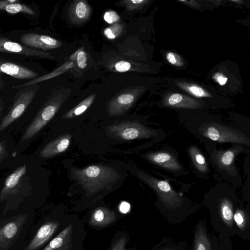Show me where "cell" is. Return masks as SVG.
Here are the masks:
<instances>
[{
  "mask_svg": "<svg viewBox=\"0 0 250 250\" xmlns=\"http://www.w3.org/2000/svg\"><path fill=\"white\" fill-rule=\"evenodd\" d=\"M85 231L77 217H67L62 230L43 250H83Z\"/></svg>",
  "mask_w": 250,
  "mask_h": 250,
  "instance_id": "1",
  "label": "cell"
},
{
  "mask_svg": "<svg viewBox=\"0 0 250 250\" xmlns=\"http://www.w3.org/2000/svg\"><path fill=\"white\" fill-rule=\"evenodd\" d=\"M72 171L73 177L83 188L91 192H96L108 183L114 182L118 177L114 169L101 165H92Z\"/></svg>",
  "mask_w": 250,
  "mask_h": 250,
  "instance_id": "2",
  "label": "cell"
},
{
  "mask_svg": "<svg viewBox=\"0 0 250 250\" xmlns=\"http://www.w3.org/2000/svg\"><path fill=\"white\" fill-rule=\"evenodd\" d=\"M200 130L204 136L215 142L250 145V139L244 134L221 124L209 123L201 127Z\"/></svg>",
  "mask_w": 250,
  "mask_h": 250,
  "instance_id": "3",
  "label": "cell"
},
{
  "mask_svg": "<svg viewBox=\"0 0 250 250\" xmlns=\"http://www.w3.org/2000/svg\"><path fill=\"white\" fill-rule=\"evenodd\" d=\"M38 88V85L34 84L19 89L12 107L0 123V133L24 113L34 98Z\"/></svg>",
  "mask_w": 250,
  "mask_h": 250,
  "instance_id": "4",
  "label": "cell"
},
{
  "mask_svg": "<svg viewBox=\"0 0 250 250\" xmlns=\"http://www.w3.org/2000/svg\"><path fill=\"white\" fill-rule=\"evenodd\" d=\"M136 175L156 192L160 201L172 206L180 205L181 197L167 182L159 180L141 171H138Z\"/></svg>",
  "mask_w": 250,
  "mask_h": 250,
  "instance_id": "5",
  "label": "cell"
},
{
  "mask_svg": "<svg viewBox=\"0 0 250 250\" xmlns=\"http://www.w3.org/2000/svg\"><path fill=\"white\" fill-rule=\"evenodd\" d=\"M109 130L117 137L125 140L147 139L157 135L156 131L135 122H125L112 125Z\"/></svg>",
  "mask_w": 250,
  "mask_h": 250,
  "instance_id": "6",
  "label": "cell"
},
{
  "mask_svg": "<svg viewBox=\"0 0 250 250\" xmlns=\"http://www.w3.org/2000/svg\"><path fill=\"white\" fill-rule=\"evenodd\" d=\"M59 105V103L54 100L50 101L45 105L27 128L21 140H29L39 132L54 116Z\"/></svg>",
  "mask_w": 250,
  "mask_h": 250,
  "instance_id": "7",
  "label": "cell"
},
{
  "mask_svg": "<svg viewBox=\"0 0 250 250\" xmlns=\"http://www.w3.org/2000/svg\"><path fill=\"white\" fill-rule=\"evenodd\" d=\"M0 52L9 53L22 56L39 58H52L50 53L36 49L28 47L0 37Z\"/></svg>",
  "mask_w": 250,
  "mask_h": 250,
  "instance_id": "8",
  "label": "cell"
},
{
  "mask_svg": "<svg viewBox=\"0 0 250 250\" xmlns=\"http://www.w3.org/2000/svg\"><path fill=\"white\" fill-rule=\"evenodd\" d=\"M243 150V148L238 145L227 150H215L212 153V159L219 169L228 173H233L235 170V158Z\"/></svg>",
  "mask_w": 250,
  "mask_h": 250,
  "instance_id": "9",
  "label": "cell"
},
{
  "mask_svg": "<svg viewBox=\"0 0 250 250\" xmlns=\"http://www.w3.org/2000/svg\"><path fill=\"white\" fill-rule=\"evenodd\" d=\"M21 42L25 46L43 50L58 48L61 45V42L53 38L33 33L22 35Z\"/></svg>",
  "mask_w": 250,
  "mask_h": 250,
  "instance_id": "10",
  "label": "cell"
},
{
  "mask_svg": "<svg viewBox=\"0 0 250 250\" xmlns=\"http://www.w3.org/2000/svg\"><path fill=\"white\" fill-rule=\"evenodd\" d=\"M65 217L59 220H51L42 226L28 245L27 250H36L43 245L58 229Z\"/></svg>",
  "mask_w": 250,
  "mask_h": 250,
  "instance_id": "11",
  "label": "cell"
},
{
  "mask_svg": "<svg viewBox=\"0 0 250 250\" xmlns=\"http://www.w3.org/2000/svg\"><path fill=\"white\" fill-rule=\"evenodd\" d=\"M146 158L161 167L174 172L183 169L181 165L174 155L166 151H158L147 154Z\"/></svg>",
  "mask_w": 250,
  "mask_h": 250,
  "instance_id": "12",
  "label": "cell"
},
{
  "mask_svg": "<svg viewBox=\"0 0 250 250\" xmlns=\"http://www.w3.org/2000/svg\"><path fill=\"white\" fill-rule=\"evenodd\" d=\"M0 73L19 79H34L38 74L33 70L17 63L0 60Z\"/></svg>",
  "mask_w": 250,
  "mask_h": 250,
  "instance_id": "13",
  "label": "cell"
},
{
  "mask_svg": "<svg viewBox=\"0 0 250 250\" xmlns=\"http://www.w3.org/2000/svg\"><path fill=\"white\" fill-rule=\"evenodd\" d=\"M71 135L64 134L46 145L41 151L40 156L48 158L65 151L70 143Z\"/></svg>",
  "mask_w": 250,
  "mask_h": 250,
  "instance_id": "14",
  "label": "cell"
},
{
  "mask_svg": "<svg viewBox=\"0 0 250 250\" xmlns=\"http://www.w3.org/2000/svg\"><path fill=\"white\" fill-rule=\"evenodd\" d=\"M26 171V166L23 165L18 167L12 173L7 177L1 192V197L11 194L15 190Z\"/></svg>",
  "mask_w": 250,
  "mask_h": 250,
  "instance_id": "15",
  "label": "cell"
},
{
  "mask_svg": "<svg viewBox=\"0 0 250 250\" xmlns=\"http://www.w3.org/2000/svg\"><path fill=\"white\" fill-rule=\"evenodd\" d=\"M116 218V214L108 208L99 207L93 212L89 222L94 226L104 227L112 222Z\"/></svg>",
  "mask_w": 250,
  "mask_h": 250,
  "instance_id": "16",
  "label": "cell"
},
{
  "mask_svg": "<svg viewBox=\"0 0 250 250\" xmlns=\"http://www.w3.org/2000/svg\"><path fill=\"white\" fill-rule=\"evenodd\" d=\"M18 0H0V10H3L10 14L24 13L35 15V11L28 6L19 2Z\"/></svg>",
  "mask_w": 250,
  "mask_h": 250,
  "instance_id": "17",
  "label": "cell"
},
{
  "mask_svg": "<svg viewBox=\"0 0 250 250\" xmlns=\"http://www.w3.org/2000/svg\"><path fill=\"white\" fill-rule=\"evenodd\" d=\"M74 66V64L73 63V62H67L49 74L41 76L38 78H36L30 81L24 83L23 84L17 85L16 86H13V88L15 89H20L34 84H36L38 83H40L42 81H44L50 79L51 78H54L57 76H58L66 72L67 70Z\"/></svg>",
  "mask_w": 250,
  "mask_h": 250,
  "instance_id": "18",
  "label": "cell"
},
{
  "mask_svg": "<svg viewBox=\"0 0 250 250\" xmlns=\"http://www.w3.org/2000/svg\"><path fill=\"white\" fill-rule=\"evenodd\" d=\"M134 96L130 94H124L120 95L116 101L113 102L109 110L111 116L120 115L126 110L133 102Z\"/></svg>",
  "mask_w": 250,
  "mask_h": 250,
  "instance_id": "19",
  "label": "cell"
},
{
  "mask_svg": "<svg viewBox=\"0 0 250 250\" xmlns=\"http://www.w3.org/2000/svg\"><path fill=\"white\" fill-rule=\"evenodd\" d=\"M189 153L196 169L201 173H207L208 166L205 157L199 149L195 146H191L189 148Z\"/></svg>",
  "mask_w": 250,
  "mask_h": 250,
  "instance_id": "20",
  "label": "cell"
},
{
  "mask_svg": "<svg viewBox=\"0 0 250 250\" xmlns=\"http://www.w3.org/2000/svg\"><path fill=\"white\" fill-rule=\"evenodd\" d=\"M219 211L223 220L228 225H232L233 208V204L229 199L224 197L221 200Z\"/></svg>",
  "mask_w": 250,
  "mask_h": 250,
  "instance_id": "21",
  "label": "cell"
},
{
  "mask_svg": "<svg viewBox=\"0 0 250 250\" xmlns=\"http://www.w3.org/2000/svg\"><path fill=\"white\" fill-rule=\"evenodd\" d=\"M95 95H92L63 115L62 118L69 119L83 114L92 104Z\"/></svg>",
  "mask_w": 250,
  "mask_h": 250,
  "instance_id": "22",
  "label": "cell"
},
{
  "mask_svg": "<svg viewBox=\"0 0 250 250\" xmlns=\"http://www.w3.org/2000/svg\"><path fill=\"white\" fill-rule=\"evenodd\" d=\"M194 250H211V246L204 229H199L196 234Z\"/></svg>",
  "mask_w": 250,
  "mask_h": 250,
  "instance_id": "23",
  "label": "cell"
},
{
  "mask_svg": "<svg viewBox=\"0 0 250 250\" xmlns=\"http://www.w3.org/2000/svg\"><path fill=\"white\" fill-rule=\"evenodd\" d=\"M89 12V7L83 1H79L75 6V15L78 20H83L87 19Z\"/></svg>",
  "mask_w": 250,
  "mask_h": 250,
  "instance_id": "24",
  "label": "cell"
},
{
  "mask_svg": "<svg viewBox=\"0 0 250 250\" xmlns=\"http://www.w3.org/2000/svg\"><path fill=\"white\" fill-rule=\"evenodd\" d=\"M18 230V227L16 223L10 222L7 224L3 228L2 233L6 238H12L16 234Z\"/></svg>",
  "mask_w": 250,
  "mask_h": 250,
  "instance_id": "25",
  "label": "cell"
},
{
  "mask_svg": "<svg viewBox=\"0 0 250 250\" xmlns=\"http://www.w3.org/2000/svg\"><path fill=\"white\" fill-rule=\"evenodd\" d=\"M121 28L120 25L116 24L112 27L106 28L104 31V34L107 39L113 40L119 34L115 31L121 32Z\"/></svg>",
  "mask_w": 250,
  "mask_h": 250,
  "instance_id": "26",
  "label": "cell"
},
{
  "mask_svg": "<svg viewBox=\"0 0 250 250\" xmlns=\"http://www.w3.org/2000/svg\"><path fill=\"white\" fill-rule=\"evenodd\" d=\"M104 19L108 23H113L119 21L120 17L115 11L110 10L105 12L104 15Z\"/></svg>",
  "mask_w": 250,
  "mask_h": 250,
  "instance_id": "27",
  "label": "cell"
},
{
  "mask_svg": "<svg viewBox=\"0 0 250 250\" xmlns=\"http://www.w3.org/2000/svg\"><path fill=\"white\" fill-rule=\"evenodd\" d=\"M127 239L128 238L125 235L120 237L115 241L111 250H123L127 243Z\"/></svg>",
  "mask_w": 250,
  "mask_h": 250,
  "instance_id": "28",
  "label": "cell"
},
{
  "mask_svg": "<svg viewBox=\"0 0 250 250\" xmlns=\"http://www.w3.org/2000/svg\"><path fill=\"white\" fill-rule=\"evenodd\" d=\"M233 217L234 218L235 222L238 227L240 228L244 227L246 224V220L245 217V216L242 211L240 210H237Z\"/></svg>",
  "mask_w": 250,
  "mask_h": 250,
  "instance_id": "29",
  "label": "cell"
},
{
  "mask_svg": "<svg viewBox=\"0 0 250 250\" xmlns=\"http://www.w3.org/2000/svg\"><path fill=\"white\" fill-rule=\"evenodd\" d=\"M77 62L78 67L81 69L84 68L87 64V57L85 52L80 50L77 56Z\"/></svg>",
  "mask_w": 250,
  "mask_h": 250,
  "instance_id": "30",
  "label": "cell"
},
{
  "mask_svg": "<svg viewBox=\"0 0 250 250\" xmlns=\"http://www.w3.org/2000/svg\"><path fill=\"white\" fill-rule=\"evenodd\" d=\"M115 67L116 70L118 72H125L130 69L131 64L127 62L121 61L117 62Z\"/></svg>",
  "mask_w": 250,
  "mask_h": 250,
  "instance_id": "31",
  "label": "cell"
},
{
  "mask_svg": "<svg viewBox=\"0 0 250 250\" xmlns=\"http://www.w3.org/2000/svg\"><path fill=\"white\" fill-rule=\"evenodd\" d=\"M188 90L193 95L197 97H201L207 96L204 90L197 86L192 85L188 87Z\"/></svg>",
  "mask_w": 250,
  "mask_h": 250,
  "instance_id": "32",
  "label": "cell"
},
{
  "mask_svg": "<svg viewBox=\"0 0 250 250\" xmlns=\"http://www.w3.org/2000/svg\"><path fill=\"white\" fill-rule=\"evenodd\" d=\"M182 96L178 93L173 94L168 99V103L170 105H175L179 104L183 100Z\"/></svg>",
  "mask_w": 250,
  "mask_h": 250,
  "instance_id": "33",
  "label": "cell"
},
{
  "mask_svg": "<svg viewBox=\"0 0 250 250\" xmlns=\"http://www.w3.org/2000/svg\"><path fill=\"white\" fill-rule=\"evenodd\" d=\"M130 205L126 202H123L120 205L119 209L124 213H127L130 209Z\"/></svg>",
  "mask_w": 250,
  "mask_h": 250,
  "instance_id": "34",
  "label": "cell"
},
{
  "mask_svg": "<svg viewBox=\"0 0 250 250\" xmlns=\"http://www.w3.org/2000/svg\"><path fill=\"white\" fill-rule=\"evenodd\" d=\"M167 61L172 64H175L177 63V60L174 54L171 52L168 53L167 55Z\"/></svg>",
  "mask_w": 250,
  "mask_h": 250,
  "instance_id": "35",
  "label": "cell"
},
{
  "mask_svg": "<svg viewBox=\"0 0 250 250\" xmlns=\"http://www.w3.org/2000/svg\"><path fill=\"white\" fill-rule=\"evenodd\" d=\"M227 80L228 79L227 77L224 75H221L220 74L217 77V80L221 85L225 84L226 83Z\"/></svg>",
  "mask_w": 250,
  "mask_h": 250,
  "instance_id": "36",
  "label": "cell"
},
{
  "mask_svg": "<svg viewBox=\"0 0 250 250\" xmlns=\"http://www.w3.org/2000/svg\"><path fill=\"white\" fill-rule=\"evenodd\" d=\"M6 154V148L4 143L0 142V161Z\"/></svg>",
  "mask_w": 250,
  "mask_h": 250,
  "instance_id": "37",
  "label": "cell"
},
{
  "mask_svg": "<svg viewBox=\"0 0 250 250\" xmlns=\"http://www.w3.org/2000/svg\"><path fill=\"white\" fill-rule=\"evenodd\" d=\"M144 1V0H131L129 1L130 2L135 4H139Z\"/></svg>",
  "mask_w": 250,
  "mask_h": 250,
  "instance_id": "38",
  "label": "cell"
},
{
  "mask_svg": "<svg viewBox=\"0 0 250 250\" xmlns=\"http://www.w3.org/2000/svg\"><path fill=\"white\" fill-rule=\"evenodd\" d=\"M3 108V104L1 99H0V118L2 113Z\"/></svg>",
  "mask_w": 250,
  "mask_h": 250,
  "instance_id": "39",
  "label": "cell"
},
{
  "mask_svg": "<svg viewBox=\"0 0 250 250\" xmlns=\"http://www.w3.org/2000/svg\"><path fill=\"white\" fill-rule=\"evenodd\" d=\"M123 250H126L124 249Z\"/></svg>",
  "mask_w": 250,
  "mask_h": 250,
  "instance_id": "40",
  "label": "cell"
}]
</instances>
